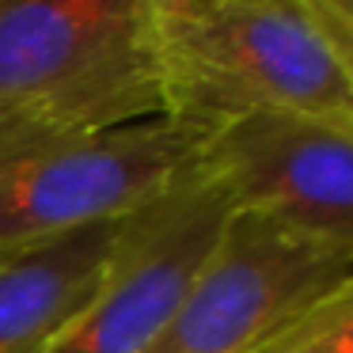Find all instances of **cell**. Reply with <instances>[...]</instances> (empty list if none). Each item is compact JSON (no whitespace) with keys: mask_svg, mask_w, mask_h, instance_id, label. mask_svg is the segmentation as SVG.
<instances>
[{"mask_svg":"<svg viewBox=\"0 0 353 353\" xmlns=\"http://www.w3.org/2000/svg\"><path fill=\"white\" fill-rule=\"evenodd\" d=\"M163 118L213 133L247 114L353 122L342 0H152Z\"/></svg>","mask_w":353,"mask_h":353,"instance_id":"1","label":"cell"},{"mask_svg":"<svg viewBox=\"0 0 353 353\" xmlns=\"http://www.w3.org/2000/svg\"><path fill=\"white\" fill-rule=\"evenodd\" d=\"M152 118V0H0V122L95 133Z\"/></svg>","mask_w":353,"mask_h":353,"instance_id":"2","label":"cell"},{"mask_svg":"<svg viewBox=\"0 0 353 353\" xmlns=\"http://www.w3.org/2000/svg\"><path fill=\"white\" fill-rule=\"evenodd\" d=\"M201 137L171 118L95 133L0 122V251L122 221L190 171Z\"/></svg>","mask_w":353,"mask_h":353,"instance_id":"3","label":"cell"},{"mask_svg":"<svg viewBox=\"0 0 353 353\" xmlns=\"http://www.w3.org/2000/svg\"><path fill=\"white\" fill-rule=\"evenodd\" d=\"M345 285H353V251L266 216L232 213L179 312L145 353H251Z\"/></svg>","mask_w":353,"mask_h":353,"instance_id":"4","label":"cell"},{"mask_svg":"<svg viewBox=\"0 0 353 353\" xmlns=\"http://www.w3.org/2000/svg\"><path fill=\"white\" fill-rule=\"evenodd\" d=\"M232 209L194 163L171 190L114 224L99 285L46 353H145L221 243Z\"/></svg>","mask_w":353,"mask_h":353,"instance_id":"5","label":"cell"},{"mask_svg":"<svg viewBox=\"0 0 353 353\" xmlns=\"http://www.w3.org/2000/svg\"><path fill=\"white\" fill-rule=\"evenodd\" d=\"M194 175L251 213L353 251V122L247 114L201 137Z\"/></svg>","mask_w":353,"mask_h":353,"instance_id":"6","label":"cell"},{"mask_svg":"<svg viewBox=\"0 0 353 353\" xmlns=\"http://www.w3.org/2000/svg\"><path fill=\"white\" fill-rule=\"evenodd\" d=\"M114 224L0 251V353H46L99 285Z\"/></svg>","mask_w":353,"mask_h":353,"instance_id":"7","label":"cell"},{"mask_svg":"<svg viewBox=\"0 0 353 353\" xmlns=\"http://www.w3.org/2000/svg\"><path fill=\"white\" fill-rule=\"evenodd\" d=\"M251 353H353V285L300 312Z\"/></svg>","mask_w":353,"mask_h":353,"instance_id":"8","label":"cell"}]
</instances>
